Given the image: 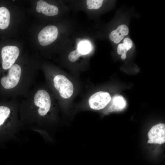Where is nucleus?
Listing matches in <instances>:
<instances>
[{
    "label": "nucleus",
    "instance_id": "f257e3e1",
    "mask_svg": "<svg viewBox=\"0 0 165 165\" xmlns=\"http://www.w3.org/2000/svg\"><path fill=\"white\" fill-rule=\"evenodd\" d=\"M20 101L19 115L23 127L41 132L52 115V102L49 92L35 84Z\"/></svg>",
    "mask_w": 165,
    "mask_h": 165
},
{
    "label": "nucleus",
    "instance_id": "f03ea898",
    "mask_svg": "<svg viewBox=\"0 0 165 165\" xmlns=\"http://www.w3.org/2000/svg\"><path fill=\"white\" fill-rule=\"evenodd\" d=\"M25 64L16 62L0 79L1 85L11 99L25 97L35 84L36 67Z\"/></svg>",
    "mask_w": 165,
    "mask_h": 165
},
{
    "label": "nucleus",
    "instance_id": "7ed1b4c3",
    "mask_svg": "<svg viewBox=\"0 0 165 165\" xmlns=\"http://www.w3.org/2000/svg\"><path fill=\"white\" fill-rule=\"evenodd\" d=\"M19 104L18 98H13L0 105V144L15 138L23 127L19 117Z\"/></svg>",
    "mask_w": 165,
    "mask_h": 165
},
{
    "label": "nucleus",
    "instance_id": "20e7f679",
    "mask_svg": "<svg viewBox=\"0 0 165 165\" xmlns=\"http://www.w3.org/2000/svg\"><path fill=\"white\" fill-rule=\"evenodd\" d=\"M53 86L60 96L64 99H68L72 95L74 87L72 82L65 76L55 75L52 79Z\"/></svg>",
    "mask_w": 165,
    "mask_h": 165
},
{
    "label": "nucleus",
    "instance_id": "39448f33",
    "mask_svg": "<svg viewBox=\"0 0 165 165\" xmlns=\"http://www.w3.org/2000/svg\"><path fill=\"white\" fill-rule=\"evenodd\" d=\"M20 53L19 48L16 46H7L1 50L2 68L5 70L8 69L16 62Z\"/></svg>",
    "mask_w": 165,
    "mask_h": 165
},
{
    "label": "nucleus",
    "instance_id": "423d86ee",
    "mask_svg": "<svg viewBox=\"0 0 165 165\" xmlns=\"http://www.w3.org/2000/svg\"><path fill=\"white\" fill-rule=\"evenodd\" d=\"M111 99V97L108 93L101 91L92 95L89 98L88 103L91 108L99 110L105 108Z\"/></svg>",
    "mask_w": 165,
    "mask_h": 165
},
{
    "label": "nucleus",
    "instance_id": "0eeeda50",
    "mask_svg": "<svg viewBox=\"0 0 165 165\" xmlns=\"http://www.w3.org/2000/svg\"><path fill=\"white\" fill-rule=\"evenodd\" d=\"M58 29L54 25L47 26L43 28L39 32L38 39L40 44L43 46L50 44L57 38Z\"/></svg>",
    "mask_w": 165,
    "mask_h": 165
},
{
    "label": "nucleus",
    "instance_id": "6e6552de",
    "mask_svg": "<svg viewBox=\"0 0 165 165\" xmlns=\"http://www.w3.org/2000/svg\"><path fill=\"white\" fill-rule=\"evenodd\" d=\"M147 142L161 144L165 142V125L159 123L153 126L148 133Z\"/></svg>",
    "mask_w": 165,
    "mask_h": 165
},
{
    "label": "nucleus",
    "instance_id": "1a4fd4ad",
    "mask_svg": "<svg viewBox=\"0 0 165 165\" xmlns=\"http://www.w3.org/2000/svg\"><path fill=\"white\" fill-rule=\"evenodd\" d=\"M36 10L45 15L51 16L57 15L58 13V8L54 5L49 4L43 0H39L37 3Z\"/></svg>",
    "mask_w": 165,
    "mask_h": 165
},
{
    "label": "nucleus",
    "instance_id": "9d476101",
    "mask_svg": "<svg viewBox=\"0 0 165 165\" xmlns=\"http://www.w3.org/2000/svg\"><path fill=\"white\" fill-rule=\"evenodd\" d=\"M129 29L125 25L119 26L117 28L112 31L109 34L110 39L115 43H119L124 38L125 35L129 33Z\"/></svg>",
    "mask_w": 165,
    "mask_h": 165
},
{
    "label": "nucleus",
    "instance_id": "9b49d317",
    "mask_svg": "<svg viewBox=\"0 0 165 165\" xmlns=\"http://www.w3.org/2000/svg\"><path fill=\"white\" fill-rule=\"evenodd\" d=\"M10 14L9 10L5 7H0V29L4 30L9 26Z\"/></svg>",
    "mask_w": 165,
    "mask_h": 165
},
{
    "label": "nucleus",
    "instance_id": "f8f14e48",
    "mask_svg": "<svg viewBox=\"0 0 165 165\" xmlns=\"http://www.w3.org/2000/svg\"><path fill=\"white\" fill-rule=\"evenodd\" d=\"M126 105V101L122 96H116L112 100L110 108L112 111H120L123 109Z\"/></svg>",
    "mask_w": 165,
    "mask_h": 165
},
{
    "label": "nucleus",
    "instance_id": "ddd939ff",
    "mask_svg": "<svg viewBox=\"0 0 165 165\" xmlns=\"http://www.w3.org/2000/svg\"><path fill=\"white\" fill-rule=\"evenodd\" d=\"M88 41L85 39H82L81 42L77 45V49L82 55L87 54L91 50V46Z\"/></svg>",
    "mask_w": 165,
    "mask_h": 165
},
{
    "label": "nucleus",
    "instance_id": "4468645a",
    "mask_svg": "<svg viewBox=\"0 0 165 165\" xmlns=\"http://www.w3.org/2000/svg\"><path fill=\"white\" fill-rule=\"evenodd\" d=\"M103 2L102 0H87L86 1L87 9H98L101 6Z\"/></svg>",
    "mask_w": 165,
    "mask_h": 165
},
{
    "label": "nucleus",
    "instance_id": "2eb2a0df",
    "mask_svg": "<svg viewBox=\"0 0 165 165\" xmlns=\"http://www.w3.org/2000/svg\"><path fill=\"white\" fill-rule=\"evenodd\" d=\"M128 51L123 43H120L118 45L117 52L119 54L122 55L121 58L122 59H125L127 52Z\"/></svg>",
    "mask_w": 165,
    "mask_h": 165
},
{
    "label": "nucleus",
    "instance_id": "dca6fc26",
    "mask_svg": "<svg viewBox=\"0 0 165 165\" xmlns=\"http://www.w3.org/2000/svg\"><path fill=\"white\" fill-rule=\"evenodd\" d=\"M82 55V54L77 49L70 53L68 58L71 62H74L77 60L80 56Z\"/></svg>",
    "mask_w": 165,
    "mask_h": 165
},
{
    "label": "nucleus",
    "instance_id": "f3484780",
    "mask_svg": "<svg viewBox=\"0 0 165 165\" xmlns=\"http://www.w3.org/2000/svg\"><path fill=\"white\" fill-rule=\"evenodd\" d=\"M123 44L128 50L131 49L133 46L132 40L128 38H126L124 39Z\"/></svg>",
    "mask_w": 165,
    "mask_h": 165
},
{
    "label": "nucleus",
    "instance_id": "a211bd4d",
    "mask_svg": "<svg viewBox=\"0 0 165 165\" xmlns=\"http://www.w3.org/2000/svg\"><path fill=\"white\" fill-rule=\"evenodd\" d=\"M81 40L82 39L79 38H77L76 39L75 41L77 45H78L81 42Z\"/></svg>",
    "mask_w": 165,
    "mask_h": 165
}]
</instances>
